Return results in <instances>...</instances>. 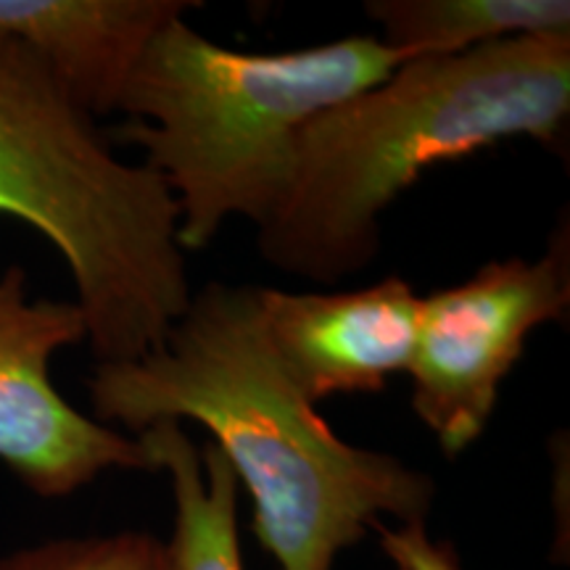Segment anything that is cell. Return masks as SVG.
Masks as SVG:
<instances>
[{
	"instance_id": "obj_10",
	"label": "cell",
	"mask_w": 570,
	"mask_h": 570,
	"mask_svg": "<svg viewBox=\"0 0 570 570\" xmlns=\"http://www.w3.org/2000/svg\"><path fill=\"white\" fill-rule=\"evenodd\" d=\"M377 40L404 59L460 56L510 38H570L568 0H370Z\"/></svg>"
},
{
	"instance_id": "obj_4",
	"label": "cell",
	"mask_w": 570,
	"mask_h": 570,
	"mask_svg": "<svg viewBox=\"0 0 570 570\" xmlns=\"http://www.w3.org/2000/svg\"><path fill=\"white\" fill-rule=\"evenodd\" d=\"M404 61L377 35L244 53L175 17L127 77L117 106L127 122L111 135L146 151L142 164L177 204V246L202 252L230 217L265 223L288 183L298 132Z\"/></svg>"
},
{
	"instance_id": "obj_6",
	"label": "cell",
	"mask_w": 570,
	"mask_h": 570,
	"mask_svg": "<svg viewBox=\"0 0 570 570\" xmlns=\"http://www.w3.org/2000/svg\"><path fill=\"white\" fill-rule=\"evenodd\" d=\"M88 341L75 298H32L19 265L0 267V462L42 499H63L106 470L156 473L138 436L71 407L53 356Z\"/></svg>"
},
{
	"instance_id": "obj_2",
	"label": "cell",
	"mask_w": 570,
	"mask_h": 570,
	"mask_svg": "<svg viewBox=\"0 0 570 570\" xmlns=\"http://www.w3.org/2000/svg\"><path fill=\"white\" fill-rule=\"evenodd\" d=\"M570 117V38H510L410 59L298 132L294 167L256 233L277 273L336 285L373 265L381 217L433 164L510 138L560 146Z\"/></svg>"
},
{
	"instance_id": "obj_1",
	"label": "cell",
	"mask_w": 570,
	"mask_h": 570,
	"mask_svg": "<svg viewBox=\"0 0 570 570\" xmlns=\"http://www.w3.org/2000/svg\"><path fill=\"white\" fill-rule=\"evenodd\" d=\"M88 391L92 417L127 436L159 420L206 428L281 570H333L383 518L425 520L436 499L431 475L348 444L294 386L267 344L256 285L206 283L159 348L96 362Z\"/></svg>"
},
{
	"instance_id": "obj_7",
	"label": "cell",
	"mask_w": 570,
	"mask_h": 570,
	"mask_svg": "<svg viewBox=\"0 0 570 570\" xmlns=\"http://www.w3.org/2000/svg\"><path fill=\"white\" fill-rule=\"evenodd\" d=\"M267 344L312 404L338 394H381L407 373L420 296L389 275L360 291H283L256 285Z\"/></svg>"
},
{
	"instance_id": "obj_11",
	"label": "cell",
	"mask_w": 570,
	"mask_h": 570,
	"mask_svg": "<svg viewBox=\"0 0 570 570\" xmlns=\"http://www.w3.org/2000/svg\"><path fill=\"white\" fill-rule=\"evenodd\" d=\"M0 570H173L169 547L146 531L51 539L0 558Z\"/></svg>"
},
{
	"instance_id": "obj_5",
	"label": "cell",
	"mask_w": 570,
	"mask_h": 570,
	"mask_svg": "<svg viewBox=\"0 0 570 570\" xmlns=\"http://www.w3.org/2000/svg\"><path fill=\"white\" fill-rule=\"evenodd\" d=\"M568 223L539 259L487 262L465 283L420 298L410 402L449 460L483 436L531 333L568 323Z\"/></svg>"
},
{
	"instance_id": "obj_8",
	"label": "cell",
	"mask_w": 570,
	"mask_h": 570,
	"mask_svg": "<svg viewBox=\"0 0 570 570\" xmlns=\"http://www.w3.org/2000/svg\"><path fill=\"white\" fill-rule=\"evenodd\" d=\"M198 0H0V32L24 40L98 119L117 114L156 32Z\"/></svg>"
},
{
	"instance_id": "obj_9",
	"label": "cell",
	"mask_w": 570,
	"mask_h": 570,
	"mask_svg": "<svg viewBox=\"0 0 570 570\" xmlns=\"http://www.w3.org/2000/svg\"><path fill=\"white\" fill-rule=\"evenodd\" d=\"M154 470L173 481V570H244L238 539L240 481L219 446H202L175 420H159L138 433Z\"/></svg>"
},
{
	"instance_id": "obj_12",
	"label": "cell",
	"mask_w": 570,
	"mask_h": 570,
	"mask_svg": "<svg viewBox=\"0 0 570 570\" xmlns=\"http://www.w3.org/2000/svg\"><path fill=\"white\" fill-rule=\"evenodd\" d=\"M373 529L377 531L381 550L386 552L396 570H462L452 547L439 544L428 537L425 520L402 523L399 529L377 523Z\"/></svg>"
},
{
	"instance_id": "obj_3",
	"label": "cell",
	"mask_w": 570,
	"mask_h": 570,
	"mask_svg": "<svg viewBox=\"0 0 570 570\" xmlns=\"http://www.w3.org/2000/svg\"><path fill=\"white\" fill-rule=\"evenodd\" d=\"M0 214L63 256L96 362L159 348L190 302L167 183L142 161L117 159L96 114L9 32H0Z\"/></svg>"
}]
</instances>
